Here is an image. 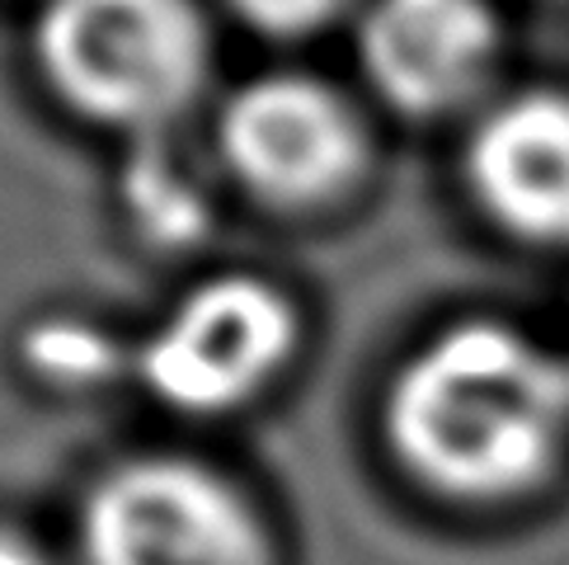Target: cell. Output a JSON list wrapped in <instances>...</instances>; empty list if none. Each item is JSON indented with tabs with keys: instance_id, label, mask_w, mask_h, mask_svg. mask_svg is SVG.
<instances>
[{
	"instance_id": "1",
	"label": "cell",
	"mask_w": 569,
	"mask_h": 565,
	"mask_svg": "<svg viewBox=\"0 0 569 565\" xmlns=\"http://www.w3.org/2000/svg\"><path fill=\"white\" fill-rule=\"evenodd\" d=\"M386 438L447 499H518L569 453V358L499 320H461L391 381Z\"/></svg>"
},
{
	"instance_id": "2",
	"label": "cell",
	"mask_w": 569,
	"mask_h": 565,
	"mask_svg": "<svg viewBox=\"0 0 569 565\" xmlns=\"http://www.w3.org/2000/svg\"><path fill=\"white\" fill-rule=\"evenodd\" d=\"M38 57L71 109L118 128H156L193 99L208 33L189 0H52Z\"/></svg>"
},
{
	"instance_id": "3",
	"label": "cell",
	"mask_w": 569,
	"mask_h": 565,
	"mask_svg": "<svg viewBox=\"0 0 569 565\" xmlns=\"http://www.w3.org/2000/svg\"><path fill=\"white\" fill-rule=\"evenodd\" d=\"M80 542L90 565H273L250 499L179 457L109 472L86 499Z\"/></svg>"
},
{
	"instance_id": "4",
	"label": "cell",
	"mask_w": 569,
	"mask_h": 565,
	"mask_svg": "<svg viewBox=\"0 0 569 565\" xmlns=\"http://www.w3.org/2000/svg\"><path fill=\"white\" fill-rule=\"evenodd\" d=\"M297 345V316L259 278L193 288L141 345V381L179 410L217 415L250 400Z\"/></svg>"
},
{
	"instance_id": "5",
	"label": "cell",
	"mask_w": 569,
	"mask_h": 565,
	"mask_svg": "<svg viewBox=\"0 0 569 565\" xmlns=\"http://www.w3.org/2000/svg\"><path fill=\"white\" fill-rule=\"evenodd\" d=\"M221 151L254 194L301 208L339 194L358 175L362 132L320 80L263 76L221 113Z\"/></svg>"
},
{
	"instance_id": "6",
	"label": "cell",
	"mask_w": 569,
	"mask_h": 565,
	"mask_svg": "<svg viewBox=\"0 0 569 565\" xmlns=\"http://www.w3.org/2000/svg\"><path fill=\"white\" fill-rule=\"evenodd\" d=\"M362 71L400 113L461 109L499 57L490 0H372L358 29Z\"/></svg>"
},
{
	"instance_id": "7",
	"label": "cell",
	"mask_w": 569,
	"mask_h": 565,
	"mask_svg": "<svg viewBox=\"0 0 569 565\" xmlns=\"http://www.w3.org/2000/svg\"><path fill=\"white\" fill-rule=\"evenodd\" d=\"M466 179L495 227L569 250V95L522 90L480 113Z\"/></svg>"
},
{
	"instance_id": "8",
	"label": "cell",
	"mask_w": 569,
	"mask_h": 565,
	"mask_svg": "<svg viewBox=\"0 0 569 565\" xmlns=\"http://www.w3.org/2000/svg\"><path fill=\"white\" fill-rule=\"evenodd\" d=\"M231 6L263 33H307L339 10V0H231Z\"/></svg>"
},
{
	"instance_id": "9",
	"label": "cell",
	"mask_w": 569,
	"mask_h": 565,
	"mask_svg": "<svg viewBox=\"0 0 569 565\" xmlns=\"http://www.w3.org/2000/svg\"><path fill=\"white\" fill-rule=\"evenodd\" d=\"M0 565H52L43 547H33L24 533L0 528Z\"/></svg>"
}]
</instances>
